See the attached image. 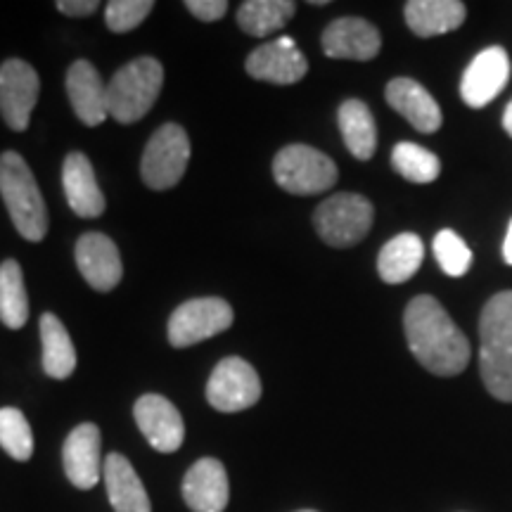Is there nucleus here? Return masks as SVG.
<instances>
[{
  "label": "nucleus",
  "instance_id": "1",
  "mask_svg": "<svg viewBox=\"0 0 512 512\" xmlns=\"http://www.w3.org/2000/svg\"><path fill=\"white\" fill-rule=\"evenodd\" d=\"M403 330L411 354L432 375H460L470 363V342L430 294H420L406 306Z\"/></svg>",
  "mask_w": 512,
  "mask_h": 512
},
{
  "label": "nucleus",
  "instance_id": "2",
  "mask_svg": "<svg viewBox=\"0 0 512 512\" xmlns=\"http://www.w3.org/2000/svg\"><path fill=\"white\" fill-rule=\"evenodd\" d=\"M479 373L486 392L512 403V290L494 294L479 316Z\"/></svg>",
  "mask_w": 512,
  "mask_h": 512
},
{
  "label": "nucleus",
  "instance_id": "3",
  "mask_svg": "<svg viewBox=\"0 0 512 512\" xmlns=\"http://www.w3.org/2000/svg\"><path fill=\"white\" fill-rule=\"evenodd\" d=\"M0 197L17 233L29 242H41L48 233V211L29 164L17 152L0 155Z\"/></svg>",
  "mask_w": 512,
  "mask_h": 512
},
{
  "label": "nucleus",
  "instance_id": "4",
  "mask_svg": "<svg viewBox=\"0 0 512 512\" xmlns=\"http://www.w3.org/2000/svg\"><path fill=\"white\" fill-rule=\"evenodd\" d=\"M164 86V67L155 57H138L107 83V107L119 124H136L152 110Z\"/></svg>",
  "mask_w": 512,
  "mask_h": 512
},
{
  "label": "nucleus",
  "instance_id": "5",
  "mask_svg": "<svg viewBox=\"0 0 512 512\" xmlns=\"http://www.w3.org/2000/svg\"><path fill=\"white\" fill-rule=\"evenodd\" d=\"M273 176L292 195H320L337 183V164L309 145H287L273 159Z\"/></svg>",
  "mask_w": 512,
  "mask_h": 512
},
{
  "label": "nucleus",
  "instance_id": "6",
  "mask_svg": "<svg viewBox=\"0 0 512 512\" xmlns=\"http://www.w3.org/2000/svg\"><path fill=\"white\" fill-rule=\"evenodd\" d=\"M375 209L363 195L339 192L325 200L313 214V226L330 247H354L373 228Z\"/></svg>",
  "mask_w": 512,
  "mask_h": 512
},
{
  "label": "nucleus",
  "instance_id": "7",
  "mask_svg": "<svg viewBox=\"0 0 512 512\" xmlns=\"http://www.w3.org/2000/svg\"><path fill=\"white\" fill-rule=\"evenodd\" d=\"M190 162V138L183 126L164 124L152 133L143 152L140 176L147 188L169 190L181 181Z\"/></svg>",
  "mask_w": 512,
  "mask_h": 512
},
{
  "label": "nucleus",
  "instance_id": "8",
  "mask_svg": "<svg viewBox=\"0 0 512 512\" xmlns=\"http://www.w3.org/2000/svg\"><path fill=\"white\" fill-rule=\"evenodd\" d=\"M235 313L226 299L204 297L190 299L178 306L169 318V342L171 347L183 349L204 339L219 335L233 325Z\"/></svg>",
  "mask_w": 512,
  "mask_h": 512
},
{
  "label": "nucleus",
  "instance_id": "9",
  "mask_svg": "<svg viewBox=\"0 0 512 512\" xmlns=\"http://www.w3.org/2000/svg\"><path fill=\"white\" fill-rule=\"evenodd\" d=\"M261 399L259 373L245 358L228 356L214 368L207 382V401L221 413H240Z\"/></svg>",
  "mask_w": 512,
  "mask_h": 512
},
{
  "label": "nucleus",
  "instance_id": "10",
  "mask_svg": "<svg viewBox=\"0 0 512 512\" xmlns=\"http://www.w3.org/2000/svg\"><path fill=\"white\" fill-rule=\"evenodd\" d=\"M41 81L24 60H8L0 67V114L12 131H24L34 112Z\"/></svg>",
  "mask_w": 512,
  "mask_h": 512
},
{
  "label": "nucleus",
  "instance_id": "11",
  "mask_svg": "<svg viewBox=\"0 0 512 512\" xmlns=\"http://www.w3.org/2000/svg\"><path fill=\"white\" fill-rule=\"evenodd\" d=\"M510 81V57L501 46L484 48L470 67L465 69L460 81V98L472 110H482Z\"/></svg>",
  "mask_w": 512,
  "mask_h": 512
},
{
  "label": "nucleus",
  "instance_id": "12",
  "mask_svg": "<svg viewBox=\"0 0 512 512\" xmlns=\"http://www.w3.org/2000/svg\"><path fill=\"white\" fill-rule=\"evenodd\" d=\"M138 430L159 453H174L183 446L185 425L178 408L162 394L140 396L133 406Z\"/></svg>",
  "mask_w": 512,
  "mask_h": 512
},
{
  "label": "nucleus",
  "instance_id": "13",
  "mask_svg": "<svg viewBox=\"0 0 512 512\" xmlns=\"http://www.w3.org/2000/svg\"><path fill=\"white\" fill-rule=\"evenodd\" d=\"M247 74L256 81L290 86L302 81L309 72V62L290 36H280L278 41L264 43L247 57Z\"/></svg>",
  "mask_w": 512,
  "mask_h": 512
},
{
  "label": "nucleus",
  "instance_id": "14",
  "mask_svg": "<svg viewBox=\"0 0 512 512\" xmlns=\"http://www.w3.org/2000/svg\"><path fill=\"white\" fill-rule=\"evenodd\" d=\"M100 448L102 437L98 425H93V422H83V425L69 432L62 448V463L64 475L76 489L88 491L98 486L102 479V467H105Z\"/></svg>",
  "mask_w": 512,
  "mask_h": 512
},
{
  "label": "nucleus",
  "instance_id": "15",
  "mask_svg": "<svg viewBox=\"0 0 512 512\" xmlns=\"http://www.w3.org/2000/svg\"><path fill=\"white\" fill-rule=\"evenodd\" d=\"M380 48V31L361 17H339L323 31V53L332 60L368 62L380 55Z\"/></svg>",
  "mask_w": 512,
  "mask_h": 512
},
{
  "label": "nucleus",
  "instance_id": "16",
  "mask_svg": "<svg viewBox=\"0 0 512 512\" xmlns=\"http://www.w3.org/2000/svg\"><path fill=\"white\" fill-rule=\"evenodd\" d=\"M76 266L88 285L98 292H110L121 283L124 266H121L119 249L102 233H86L76 242Z\"/></svg>",
  "mask_w": 512,
  "mask_h": 512
},
{
  "label": "nucleus",
  "instance_id": "17",
  "mask_svg": "<svg viewBox=\"0 0 512 512\" xmlns=\"http://www.w3.org/2000/svg\"><path fill=\"white\" fill-rule=\"evenodd\" d=\"M183 498L192 512H223L228 508L230 486L226 467L216 458H202L183 479Z\"/></svg>",
  "mask_w": 512,
  "mask_h": 512
},
{
  "label": "nucleus",
  "instance_id": "18",
  "mask_svg": "<svg viewBox=\"0 0 512 512\" xmlns=\"http://www.w3.org/2000/svg\"><path fill=\"white\" fill-rule=\"evenodd\" d=\"M67 95L72 102L74 114L86 126H100L110 117L107 107V86L88 60H79L67 72Z\"/></svg>",
  "mask_w": 512,
  "mask_h": 512
},
{
  "label": "nucleus",
  "instance_id": "19",
  "mask_svg": "<svg viewBox=\"0 0 512 512\" xmlns=\"http://www.w3.org/2000/svg\"><path fill=\"white\" fill-rule=\"evenodd\" d=\"M62 185L69 207L81 219H95L105 211V195H102L93 164L83 152L67 155L62 166Z\"/></svg>",
  "mask_w": 512,
  "mask_h": 512
},
{
  "label": "nucleus",
  "instance_id": "20",
  "mask_svg": "<svg viewBox=\"0 0 512 512\" xmlns=\"http://www.w3.org/2000/svg\"><path fill=\"white\" fill-rule=\"evenodd\" d=\"M389 107L401 114L403 119L420 133H437L441 128V110L437 100L432 98L418 81L413 79H394L387 83L384 91Z\"/></svg>",
  "mask_w": 512,
  "mask_h": 512
},
{
  "label": "nucleus",
  "instance_id": "21",
  "mask_svg": "<svg viewBox=\"0 0 512 512\" xmlns=\"http://www.w3.org/2000/svg\"><path fill=\"white\" fill-rule=\"evenodd\" d=\"M102 479H105L107 498L114 512H152L145 484L140 482L138 472L133 470L126 456L110 453L102 467Z\"/></svg>",
  "mask_w": 512,
  "mask_h": 512
},
{
  "label": "nucleus",
  "instance_id": "22",
  "mask_svg": "<svg viewBox=\"0 0 512 512\" xmlns=\"http://www.w3.org/2000/svg\"><path fill=\"white\" fill-rule=\"evenodd\" d=\"M403 15L415 36L432 38L456 31L465 22L467 10L460 0H411Z\"/></svg>",
  "mask_w": 512,
  "mask_h": 512
},
{
  "label": "nucleus",
  "instance_id": "23",
  "mask_svg": "<svg viewBox=\"0 0 512 512\" xmlns=\"http://www.w3.org/2000/svg\"><path fill=\"white\" fill-rule=\"evenodd\" d=\"M425 259V245L415 233L396 235L377 256V273L384 283L401 285L411 280Z\"/></svg>",
  "mask_w": 512,
  "mask_h": 512
},
{
  "label": "nucleus",
  "instance_id": "24",
  "mask_svg": "<svg viewBox=\"0 0 512 512\" xmlns=\"http://www.w3.org/2000/svg\"><path fill=\"white\" fill-rule=\"evenodd\" d=\"M339 131H342L347 150L361 162H368L377 150V126L373 112L368 110L366 102L347 100L342 102L337 112Z\"/></svg>",
  "mask_w": 512,
  "mask_h": 512
},
{
  "label": "nucleus",
  "instance_id": "25",
  "mask_svg": "<svg viewBox=\"0 0 512 512\" xmlns=\"http://www.w3.org/2000/svg\"><path fill=\"white\" fill-rule=\"evenodd\" d=\"M41 342H43V370L53 380H67L76 368L74 342L67 328L55 313L41 316Z\"/></svg>",
  "mask_w": 512,
  "mask_h": 512
},
{
  "label": "nucleus",
  "instance_id": "26",
  "mask_svg": "<svg viewBox=\"0 0 512 512\" xmlns=\"http://www.w3.org/2000/svg\"><path fill=\"white\" fill-rule=\"evenodd\" d=\"M297 12L292 0H247L238 10L240 29L249 36L264 38L283 29Z\"/></svg>",
  "mask_w": 512,
  "mask_h": 512
},
{
  "label": "nucleus",
  "instance_id": "27",
  "mask_svg": "<svg viewBox=\"0 0 512 512\" xmlns=\"http://www.w3.org/2000/svg\"><path fill=\"white\" fill-rule=\"evenodd\" d=\"M0 320L10 330L24 328L29 320V294L24 287L22 266L15 259L0 264Z\"/></svg>",
  "mask_w": 512,
  "mask_h": 512
},
{
  "label": "nucleus",
  "instance_id": "28",
  "mask_svg": "<svg viewBox=\"0 0 512 512\" xmlns=\"http://www.w3.org/2000/svg\"><path fill=\"white\" fill-rule=\"evenodd\" d=\"M392 166L396 174L411 183H432L441 174L439 157L415 143H396L392 150Z\"/></svg>",
  "mask_w": 512,
  "mask_h": 512
},
{
  "label": "nucleus",
  "instance_id": "29",
  "mask_svg": "<svg viewBox=\"0 0 512 512\" xmlns=\"http://www.w3.org/2000/svg\"><path fill=\"white\" fill-rule=\"evenodd\" d=\"M0 446L19 463L34 456V432L19 408H0Z\"/></svg>",
  "mask_w": 512,
  "mask_h": 512
},
{
  "label": "nucleus",
  "instance_id": "30",
  "mask_svg": "<svg viewBox=\"0 0 512 512\" xmlns=\"http://www.w3.org/2000/svg\"><path fill=\"white\" fill-rule=\"evenodd\" d=\"M434 256H437L441 271L451 278H463V275L470 271L472 266V252L470 247L465 245L463 238L453 230H441L437 238L432 242Z\"/></svg>",
  "mask_w": 512,
  "mask_h": 512
},
{
  "label": "nucleus",
  "instance_id": "31",
  "mask_svg": "<svg viewBox=\"0 0 512 512\" xmlns=\"http://www.w3.org/2000/svg\"><path fill=\"white\" fill-rule=\"evenodd\" d=\"M152 10H155L152 0H112V3H107L105 22L117 34H126V31H133L138 24H143Z\"/></svg>",
  "mask_w": 512,
  "mask_h": 512
},
{
  "label": "nucleus",
  "instance_id": "32",
  "mask_svg": "<svg viewBox=\"0 0 512 512\" xmlns=\"http://www.w3.org/2000/svg\"><path fill=\"white\" fill-rule=\"evenodd\" d=\"M185 8L202 22H216L228 12V3L226 0H188Z\"/></svg>",
  "mask_w": 512,
  "mask_h": 512
},
{
  "label": "nucleus",
  "instance_id": "33",
  "mask_svg": "<svg viewBox=\"0 0 512 512\" xmlns=\"http://www.w3.org/2000/svg\"><path fill=\"white\" fill-rule=\"evenodd\" d=\"M57 10L67 17H91L95 10H100L98 0H60Z\"/></svg>",
  "mask_w": 512,
  "mask_h": 512
},
{
  "label": "nucleus",
  "instance_id": "34",
  "mask_svg": "<svg viewBox=\"0 0 512 512\" xmlns=\"http://www.w3.org/2000/svg\"><path fill=\"white\" fill-rule=\"evenodd\" d=\"M503 259H505V264L512 266V221H510L508 235H505V242H503Z\"/></svg>",
  "mask_w": 512,
  "mask_h": 512
},
{
  "label": "nucleus",
  "instance_id": "35",
  "mask_svg": "<svg viewBox=\"0 0 512 512\" xmlns=\"http://www.w3.org/2000/svg\"><path fill=\"white\" fill-rule=\"evenodd\" d=\"M503 128H505V133H508V136L512 138V100H510V105L505 107V112H503Z\"/></svg>",
  "mask_w": 512,
  "mask_h": 512
},
{
  "label": "nucleus",
  "instance_id": "36",
  "mask_svg": "<svg viewBox=\"0 0 512 512\" xmlns=\"http://www.w3.org/2000/svg\"><path fill=\"white\" fill-rule=\"evenodd\" d=\"M299 512H316V510H299Z\"/></svg>",
  "mask_w": 512,
  "mask_h": 512
}]
</instances>
